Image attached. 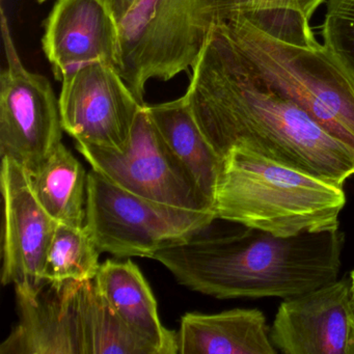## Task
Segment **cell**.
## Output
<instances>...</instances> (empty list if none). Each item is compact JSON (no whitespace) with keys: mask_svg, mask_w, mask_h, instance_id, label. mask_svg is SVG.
Segmentation results:
<instances>
[{"mask_svg":"<svg viewBox=\"0 0 354 354\" xmlns=\"http://www.w3.org/2000/svg\"><path fill=\"white\" fill-rule=\"evenodd\" d=\"M185 97L203 134L225 157L244 148L343 187L354 153L261 80L221 26L192 67Z\"/></svg>","mask_w":354,"mask_h":354,"instance_id":"6da1fadb","label":"cell"},{"mask_svg":"<svg viewBox=\"0 0 354 354\" xmlns=\"http://www.w3.org/2000/svg\"><path fill=\"white\" fill-rule=\"evenodd\" d=\"M343 245L339 229L279 237L245 225L214 231L210 223L153 259L198 293L219 299H286L335 281Z\"/></svg>","mask_w":354,"mask_h":354,"instance_id":"7a4b0ae2","label":"cell"},{"mask_svg":"<svg viewBox=\"0 0 354 354\" xmlns=\"http://www.w3.org/2000/svg\"><path fill=\"white\" fill-rule=\"evenodd\" d=\"M248 67L354 153V78L298 11L233 14L221 24Z\"/></svg>","mask_w":354,"mask_h":354,"instance_id":"3957f363","label":"cell"},{"mask_svg":"<svg viewBox=\"0 0 354 354\" xmlns=\"http://www.w3.org/2000/svg\"><path fill=\"white\" fill-rule=\"evenodd\" d=\"M343 187L244 148H232L215 194L217 219L279 237L339 229Z\"/></svg>","mask_w":354,"mask_h":354,"instance_id":"277c9868","label":"cell"},{"mask_svg":"<svg viewBox=\"0 0 354 354\" xmlns=\"http://www.w3.org/2000/svg\"><path fill=\"white\" fill-rule=\"evenodd\" d=\"M234 0H136L119 24L115 69L144 102L149 82L192 69L209 37L233 13Z\"/></svg>","mask_w":354,"mask_h":354,"instance_id":"5b68a950","label":"cell"},{"mask_svg":"<svg viewBox=\"0 0 354 354\" xmlns=\"http://www.w3.org/2000/svg\"><path fill=\"white\" fill-rule=\"evenodd\" d=\"M86 227L101 252L119 259H153L188 241L216 219L213 213L177 208L142 198L98 171L88 176Z\"/></svg>","mask_w":354,"mask_h":354,"instance_id":"8992f818","label":"cell"},{"mask_svg":"<svg viewBox=\"0 0 354 354\" xmlns=\"http://www.w3.org/2000/svg\"><path fill=\"white\" fill-rule=\"evenodd\" d=\"M76 149L92 169L131 194L169 206L214 214V204L169 148L147 105L138 113L123 151L82 142H76Z\"/></svg>","mask_w":354,"mask_h":354,"instance_id":"52a82bcc","label":"cell"},{"mask_svg":"<svg viewBox=\"0 0 354 354\" xmlns=\"http://www.w3.org/2000/svg\"><path fill=\"white\" fill-rule=\"evenodd\" d=\"M8 67L0 75V155L34 175L62 142L59 100L45 76L28 71L1 9Z\"/></svg>","mask_w":354,"mask_h":354,"instance_id":"ba28073f","label":"cell"},{"mask_svg":"<svg viewBox=\"0 0 354 354\" xmlns=\"http://www.w3.org/2000/svg\"><path fill=\"white\" fill-rule=\"evenodd\" d=\"M59 113L64 131L76 142L123 151L138 113V100L115 66L92 62L64 75Z\"/></svg>","mask_w":354,"mask_h":354,"instance_id":"9c48e42d","label":"cell"},{"mask_svg":"<svg viewBox=\"0 0 354 354\" xmlns=\"http://www.w3.org/2000/svg\"><path fill=\"white\" fill-rule=\"evenodd\" d=\"M3 198L1 283L21 295L34 296L43 285L47 252L57 223L32 189L30 173L10 158H1Z\"/></svg>","mask_w":354,"mask_h":354,"instance_id":"30bf717a","label":"cell"},{"mask_svg":"<svg viewBox=\"0 0 354 354\" xmlns=\"http://www.w3.org/2000/svg\"><path fill=\"white\" fill-rule=\"evenodd\" d=\"M270 339L285 354H354L350 279L286 298L270 327Z\"/></svg>","mask_w":354,"mask_h":354,"instance_id":"8fae6325","label":"cell"},{"mask_svg":"<svg viewBox=\"0 0 354 354\" xmlns=\"http://www.w3.org/2000/svg\"><path fill=\"white\" fill-rule=\"evenodd\" d=\"M88 281H47L30 297L16 293L19 321L0 345V353L88 354Z\"/></svg>","mask_w":354,"mask_h":354,"instance_id":"7c38bea8","label":"cell"},{"mask_svg":"<svg viewBox=\"0 0 354 354\" xmlns=\"http://www.w3.org/2000/svg\"><path fill=\"white\" fill-rule=\"evenodd\" d=\"M55 80L92 62L117 66L119 24L101 0H57L42 40Z\"/></svg>","mask_w":354,"mask_h":354,"instance_id":"4fadbf2b","label":"cell"},{"mask_svg":"<svg viewBox=\"0 0 354 354\" xmlns=\"http://www.w3.org/2000/svg\"><path fill=\"white\" fill-rule=\"evenodd\" d=\"M94 283L111 310L157 354L179 353L178 333L161 324L152 290L131 260L105 261Z\"/></svg>","mask_w":354,"mask_h":354,"instance_id":"5bb4252c","label":"cell"},{"mask_svg":"<svg viewBox=\"0 0 354 354\" xmlns=\"http://www.w3.org/2000/svg\"><path fill=\"white\" fill-rule=\"evenodd\" d=\"M180 354H277L265 315L257 308L187 313L178 331Z\"/></svg>","mask_w":354,"mask_h":354,"instance_id":"9a60e30c","label":"cell"},{"mask_svg":"<svg viewBox=\"0 0 354 354\" xmlns=\"http://www.w3.org/2000/svg\"><path fill=\"white\" fill-rule=\"evenodd\" d=\"M147 109L169 148L214 204L223 158L198 127L185 95L169 102L147 105Z\"/></svg>","mask_w":354,"mask_h":354,"instance_id":"2e32d148","label":"cell"},{"mask_svg":"<svg viewBox=\"0 0 354 354\" xmlns=\"http://www.w3.org/2000/svg\"><path fill=\"white\" fill-rule=\"evenodd\" d=\"M88 176L61 142L30 179L39 202L57 223L84 227Z\"/></svg>","mask_w":354,"mask_h":354,"instance_id":"e0dca14e","label":"cell"},{"mask_svg":"<svg viewBox=\"0 0 354 354\" xmlns=\"http://www.w3.org/2000/svg\"><path fill=\"white\" fill-rule=\"evenodd\" d=\"M100 250L84 227L57 223L47 252V281H93L98 274Z\"/></svg>","mask_w":354,"mask_h":354,"instance_id":"ac0fdd59","label":"cell"},{"mask_svg":"<svg viewBox=\"0 0 354 354\" xmlns=\"http://www.w3.org/2000/svg\"><path fill=\"white\" fill-rule=\"evenodd\" d=\"M86 323L88 354H157L111 310L94 279L86 289Z\"/></svg>","mask_w":354,"mask_h":354,"instance_id":"d6986e66","label":"cell"},{"mask_svg":"<svg viewBox=\"0 0 354 354\" xmlns=\"http://www.w3.org/2000/svg\"><path fill=\"white\" fill-rule=\"evenodd\" d=\"M323 44L354 78V0H326Z\"/></svg>","mask_w":354,"mask_h":354,"instance_id":"ffe728a7","label":"cell"},{"mask_svg":"<svg viewBox=\"0 0 354 354\" xmlns=\"http://www.w3.org/2000/svg\"><path fill=\"white\" fill-rule=\"evenodd\" d=\"M277 9H287L286 0H234L232 15L258 13Z\"/></svg>","mask_w":354,"mask_h":354,"instance_id":"44dd1931","label":"cell"},{"mask_svg":"<svg viewBox=\"0 0 354 354\" xmlns=\"http://www.w3.org/2000/svg\"><path fill=\"white\" fill-rule=\"evenodd\" d=\"M107 9L113 14L117 20L118 24L123 21L124 18L128 15L130 10L133 7L136 0H101Z\"/></svg>","mask_w":354,"mask_h":354,"instance_id":"7402d4cb","label":"cell"},{"mask_svg":"<svg viewBox=\"0 0 354 354\" xmlns=\"http://www.w3.org/2000/svg\"><path fill=\"white\" fill-rule=\"evenodd\" d=\"M326 0H293L294 9L299 12L308 21H310L315 12Z\"/></svg>","mask_w":354,"mask_h":354,"instance_id":"603a6c76","label":"cell"},{"mask_svg":"<svg viewBox=\"0 0 354 354\" xmlns=\"http://www.w3.org/2000/svg\"><path fill=\"white\" fill-rule=\"evenodd\" d=\"M350 281H351V295L354 306V270L352 271L351 274H350Z\"/></svg>","mask_w":354,"mask_h":354,"instance_id":"cb8c5ba5","label":"cell"},{"mask_svg":"<svg viewBox=\"0 0 354 354\" xmlns=\"http://www.w3.org/2000/svg\"><path fill=\"white\" fill-rule=\"evenodd\" d=\"M286 5H287V9L294 10V11H296V10L294 9L293 0H286Z\"/></svg>","mask_w":354,"mask_h":354,"instance_id":"d4e9b609","label":"cell"},{"mask_svg":"<svg viewBox=\"0 0 354 354\" xmlns=\"http://www.w3.org/2000/svg\"><path fill=\"white\" fill-rule=\"evenodd\" d=\"M37 1H38L39 3H45V1H46V0H37Z\"/></svg>","mask_w":354,"mask_h":354,"instance_id":"484cf974","label":"cell"}]
</instances>
